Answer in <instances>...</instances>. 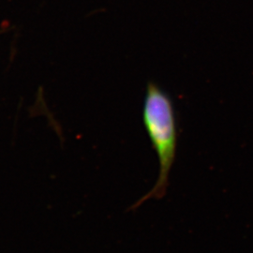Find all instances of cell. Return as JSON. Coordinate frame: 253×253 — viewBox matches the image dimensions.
I'll use <instances>...</instances> for the list:
<instances>
[{
    "label": "cell",
    "mask_w": 253,
    "mask_h": 253,
    "mask_svg": "<svg viewBox=\"0 0 253 253\" xmlns=\"http://www.w3.org/2000/svg\"><path fill=\"white\" fill-rule=\"evenodd\" d=\"M142 118L159 160V174L153 188L133 204L130 210L141 207L148 200H161L166 195L177 151L178 132L174 106L171 97L155 82L147 83Z\"/></svg>",
    "instance_id": "6da1fadb"
}]
</instances>
